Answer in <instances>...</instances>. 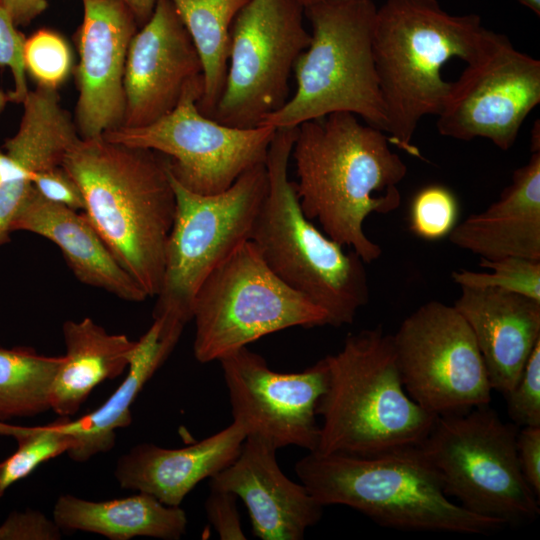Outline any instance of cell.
Wrapping results in <instances>:
<instances>
[{
  "instance_id": "e575fe53",
  "label": "cell",
  "mask_w": 540,
  "mask_h": 540,
  "mask_svg": "<svg viewBox=\"0 0 540 540\" xmlns=\"http://www.w3.org/2000/svg\"><path fill=\"white\" fill-rule=\"evenodd\" d=\"M31 182L36 191L46 200L73 210L85 209L82 191L62 165L35 173Z\"/></svg>"
},
{
  "instance_id": "7bdbcfd3",
  "label": "cell",
  "mask_w": 540,
  "mask_h": 540,
  "mask_svg": "<svg viewBox=\"0 0 540 540\" xmlns=\"http://www.w3.org/2000/svg\"><path fill=\"white\" fill-rule=\"evenodd\" d=\"M522 5L532 10L535 14H540V0H518Z\"/></svg>"
},
{
  "instance_id": "4dcf8cb0",
  "label": "cell",
  "mask_w": 540,
  "mask_h": 540,
  "mask_svg": "<svg viewBox=\"0 0 540 540\" xmlns=\"http://www.w3.org/2000/svg\"><path fill=\"white\" fill-rule=\"evenodd\" d=\"M24 64L27 75L38 87L58 90L73 69L72 50L58 32L39 29L26 37Z\"/></svg>"
},
{
  "instance_id": "b9f144b4",
  "label": "cell",
  "mask_w": 540,
  "mask_h": 540,
  "mask_svg": "<svg viewBox=\"0 0 540 540\" xmlns=\"http://www.w3.org/2000/svg\"><path fill=\"white\" fill-rule=\"evenodd\" d=\"M530 148L532 153L540 152V125L538 120L532 128Z\"/></svg>"
},
{
  "instance_id": "60d3db41",
  "label": "cell",
  "mask_w": 540,
  "mask_h": 540,
  "mask_svg": "<svg viewBox=\"0 0 540 540\" xmlns=\"http://www.w3.org/2000/svg\"><path fill=\"white\" fill-rule=\"evenodd\" d=\"M13 178H17V172L7 155L0 151V184Z\"/></svg>"
},
{
  "instance_id": "4316f807",
  "label": "cell",
  "mask_w": 540,
  "mask_h": 540,
  "mask_svg": "<svg viewBox=\"0 0 540 540\" xmlns=\"http://www.w3.org/2000/svg\"><path fill=\"white\" fill-rule=\"evenodd\" d=\"M203 67L199 110L212 117L224 89L233 22L249 0H171Z\"/></svg>"
},
{
  "instance_id": "3957f363",
  "label": "cell",
  "mask_w": 540,
  "mask_h": 540,
  "mask_svg": "<svg viewBox=\"0 0 540 540\" xmlns=\"http://www.w3.org/2000/svg\"><path fill=\"white\" fill-rule=\"evenodd\" d=\"M499 36L477 14L451 15L437 0H387L377 9L372 50L390 143L421 157L412 138L449 95L444 65L453 58L474 62Z\"/></svg>"
},
{
  "instance_id": "44dd1931",
  "label": "cell",
  "mask_w": 540,
  "mask_h": 540,
  "mask_svg": "<svg viewBox=\"0 0 540 540\" xmlns=\"http://www.w3.org/2000/svg\"><path fill=\"white\" fill-rule=\"evenodd\" d=\"M448 238L483 260L540 261V152L513 172L495 202L456 224Z\"/></svg>"
},
{
  "instance_id": "7dc6e473",
  "label": "cell",
  "mask_w": 540,
  "mask_h": 540,
  "mask_svg": "<svg viewBox=\"0 0 540 540\" xmlns=\"http://www.w3.org/2000/svg\"><path fill=\"white\" fill-rule=\"evenodd\" d=\"M332 1H351V0H332Z\"/></svg>"
},
{
  "instance_id": "8992f818",
  "label": "cell",
  "mask_w": 540,
  "mask_h": 540,
  "mask_svg": "<svg viewBox=\"0 0 540 540\" xmlns=\"http://www.w3.org/2000/svg\"><path fill=\"white\" fill-rule=\"evenodd\" d=\"M296 132L297 127L276 128L265 160L267 192L250 241L273 273L322 308L329 325L340 327L353 323L369 301L365 262L304 215L288 177Z\"/></svg>"
},
{
  "instance_id": "7c38bea8",
  "label": "cell",
  "mask_w": 540,
  "mask_h": 540,
  "mask_svg": "<svg viewBox=\"0 0 540 540\" xmlns=\"http://www.w3.org/2000/svg\"><path fill=\"white\" fill-rule=\"evenodd\" d=\"M203 84V78L191 83L175 109L156 122L119 127L103 137L162 154L171 176L193 193L225 191L245 171L265 163L276 128L234 127L204 115L198 108Z\"/></svg>"
},
{
  "instance_id": "83f0119b",
  "label": "cell",
  "mask_w": 540,
  "mask_h": 540,
  "mask_svg": "<svg viewBox=\"0 0 540 540\" xmlns=\"http://www.w3.org/2000/svg\"><path fill=\"white\" fill-rule=\"evenodd\" d=\"M64 356L27 347L0 348V421L33 417L51 409V391Z\"/></svg>"
},
{
  "instance_id": "d4e9b609",
  "label": "cell",
  "mask_w": 540,
  "mask_h": 540,
  "mask_svg": "<svg viewBox=\"0 0 540 540\" xmlns=\"http://www.w3.org/2000/svg\"><path fill=\"white\" fill-rule=\"evenodd\" d=\"M53 519L62 530L96 533L111 540H178L187 528V517L180 506H168L143 492L108 501L64 494L54 505Z\"/></svg>"
},
{
  "instance_id": "bcb514c9",
  "label": "cell",
  "mask_w": 540,
  "mask_h": 540,
  "mask_svg": "<svg viewBox=\"0 0 540 540\" xmlns=\"http://www.w3.org/2000/svg\"><path fill=\"white\" fill-rule=\"evenodd\" d=\"M8 425L9 424H6V423L0 421V435H3V436L7 435Z\"/></svg>"
},
{
  "instance_id": "f1b7e54d",
  "label": "cell",
  "mask_w": 540,
  "mask_h": 540,
  "mask_svg": "<svg viewBox=\"0 0 540 540\" xmlns=\"http://www.w3.org/2000/svg\"><path fill=\"white\" fill-rule=\"evenodd\" d=\"M9 436L17 441V449L0 462V499L17 481L30 475L38 466L67 453L72 440L59 426L58 420L45 426L11 425Z\"/></svg>"
},
{
  "instance_id": "d6986e66",
  "label": "cell",
  "mask_w": 540,
  "mask_h": 540,
  "mask_svg": "<svg viewBox=\"0 0 540 540\" xmlns=\"http://www.w3.org/2000/svg\"><path fill=\"white\" fill-rule=\"evenodd\" d=\"M460 289L453 306L475 337L492 390L505 395L540 341V302L497 288Z\"/></svg>"
},
{
  "instance_id": "8d00e7d4",
  "label": "cell",
  "mask_w": 540,
  "mask_h": 540,
  "mask_svg": "<svg viewBox=\"0 0 540 540\" xmlns=\"http://www.w3.org/2000/svg\"><path fill=\"white\" fill-rule=\"evenodd\" d=\"M238 497L225 490L211 488L205 502L208 521L223 540H245L237 508Z\"/></svg>"
},
{
  "instance_id": "277c9868",
  "label": "cell",
  "mask_w": 540,
  "mask_h": 540,
  "mask_svg": "<svg viewBox=\"0 0 540 540\" xmlns=\"http://www.w3.org/2000/svg\"><path fill=\"white\" fill-rule=\"evenodd\" d=\"M295 471L322 506L351 507L386 528L487 534L504 527L453 502L420 445L369 456L312 451Z\"/></svg>"
},
{
  "instance_id": "484cf974",
  "label": "cell",
  "mask_w": 540,
  "mask_h": 540,
  "mask_svg": "<svg viewBox=\"0 0 540 540\" xmlns=\"http://www.w3.org/2000/svg\"><path fill=\"white\" fill-rule=\"evenodd\" d=\"M22 104L19 128L4 148L19 175L31 181L35 173L62 165L66 153L81 137L74 118L61 105L57 89L36 86Z\"/></svg>"
},
{
  "instance_id": "1f68e13d",
  "label": "cell",
  "mask_w": 540,
  "mask_h": 540,
  "mask_svg": "<svg viewBox=\"0 0 540 540\" xmlns=\"http://www.w3.org/2000/svg\"><path fill=\"white\" fill-rule=\"evenodd\" d=\"M458 203L454 194L440 185L421 189L409 211V228L425 240L448 237L457 224Z\"/></svg>"
},
{
  "instance_id": "2e32d148",
  "label": "cell",
  "mask_w": 540,
  "mask_h": 540,
  "mask_svg": "<svg viewBox=\"0 0 540 540\" xmlns=\"http://www.w3.org/2000/svg\"><path fill=\"white\" fill-rule=\"evenodd\" d=\"M83 18L75 34L78 98L74 122L82 139L103 136L122 126L124 74L138 23L122 0H81Z\"/></svg>"
},
{
  "instance_id": "6da1fadb",
  "label": "cell",
  "mask_w": 540,
  "mask_h": 540,
  "mask_svg": "<svg viewBox=\"0 0 540 540\" xmlns=\"http://www.w3.org/2000/svg\"><path fill=\"white\" fill-rule=\"evenodd\" d=\"M390 144L382 130L362 124L354 114L337 112L297 126L291 151L304 215L365 263L382 253L365 234V219L391 213L401 203L399 184L407 165Z\"/></svg>"
},
{
  "instance_id": "ac0fdd59",
  "label": "cell",
  "mask_w": 540,
  "mask_h": 540,
  "mask_svg": "<svg viewBox=\"0 0 540 540\" xmlns=\"http://www.w3.org/2000/svg\"><path fill=\"white\" fill-rule=\"evenodd\" d=\"M276 449L247 436L236 459L210 478V488L230 491L248 509L253 534L262 540H302L323 507L302 483L289 479Z\"/></svg>"
},
{
  "instance_id": "f6af8a7d",
  "label": "cell",
  "mask_w": 540,
  "mask_h": 540,
  "mask_svg": "<svg viewBox=\"0 0 540 540\" xmlns=\"http://www.w3.org/2000/svg\"><path fill=\"white\" fill-rule=\"evenodd\" d=\"M323 0H298V2L305 8L317 4Z\"/></svg>"
},
{
  "instance_id": "603a6c76",
  "label": "cell",
  "mask_w": 540,
  "mask_h": 540,
  "mask_svg": "<svg viewBox=\"0 0 540 540\" xmlns=\"http://www.w3.org/2000/svg\"><path fill=\"white\" fill-rule=\"evenodd\" d=\"M163 322L154 318L136 341L125 379L101 406L76 420L58 419L60 428L72 440L67 451L72 460L85 462L110 451L116 443V430L131 424L133 402L172 353L184 329Z\"/></svg>"
},
{
  "instance_id": "e0dca14e",
  "label": "cell",
  "mask_w": 540,
  "mask_h": 540,
  "mask_svg": "<svg viewBox=\"0 0 540 540\" xmlns=\"http://www.w3.org/2000/svg\"><path fill=\"white\" fill-rule=\"evenodd\" d=\"M201 78L200 57L171 0H156L152 15L129 45L121 127H143L161 119Z\"/></svg>"
},
{
  "instance_id": "7a4b0ae2",
  "label": "cell",
  "mask_w": 540,
  "mask_h": 540,
  "mask_svg": "<svg viewBox=\"0 0 540 540\" xmlns=\"http://www.w3.org/2000/svg\"><path fill=\"white\" fill-rule=\"evenodd\" d=\"M62 166L79 185L84 213L115 260L156 297L176 213L167 158L101 136L80 138Z\"/></svg>"
},
{
  "instance_id": "d590c367",
  "label": "cell",
  "mask_w": 540,
  "mask_h": 540,
  "mask_svg": "<svg viewBox=\"0 0 540 540\" xmlns=\"http://www.w3.org/2000/svg\"><path fill=\"white\" fill-rule=\"evenodd\" d=\"M62 529L36 510L12 512L0 525V540H59Z\"/></svg>"
},
{
  "instance_id": "ba28073f",
  "label": "cell",
  "mask_w": 540,
  "mask_h": 540,
  "mask_svg": "<svg viewBox=\"0 0 540 540\" xmlns=\"http://www.w3.org/2000/svg\"><path fill=\"white\" fill-rule=\"evenodd\" d=\"M518 429L481 405L437 416L420 446L449 498L476 515L520 526L534 522L540 507L519 465Z\"/></svg>"
},
{
  "instance_id": "5b68a950",
  "label": "cell",
  "mask_w": 540,
  "mask_h": 540,
  "mask_svg": "<svg viewBox=\"0 0 540 540\" xmlns=\"http://www.w3.org/2000/svg\"><path fill=\"white\" fill-rule=\"evenodd\" d=\"M324 359L328 382L316 409L322 423L315 452L369 456L421 445L437 415L407 394L393 335L380 326L351 333Z\"/></svg>"
},
{
  "instance_id": "d6a6232c",
  "label": "cell",
  "mask_w": 540,
  "mask_h": 540,
  "mask_svg": "<svg viewBox=\"0 0 540 540\" xmlns=\"http://www.w3.org/2000/svg\"><path fill=\"white\" fill-rule=\"evenodd\" d=\"M504 396L509 417L516 426H540V341L515 386Z\"/></svg>"
},
{
  "instance_id": "74e56055",
  "label": "cell",
  "mask_w": 540,
  "mask_h": 540,
  "mask_svg": "<svg viewBox=\"0 0 540 540\" xmlns=\"http://www.w3.org/2000/svg\"><path fill=\"white\" fill-rule=\"evenodd\" d=\"M516 450L526 482L540 497V426H525L518 429Z\"/></svg>"
},
{
  "instance_id": "cb8c5ba5",
  "label": "cell",
  "mask_w": 540,
  "mask_h": 540,
  "mask_svg": "<svg viewBox=\"0 0 540 540\" xmlns=\"http://www.w3.org/2000/svg\"><path fill=\"white\" fill-rule=\"evenodd\" d=\"M66 348L51 391V409L61 417L78 412L92 390L128 369L136 341L110 334L91 318L63 324Z\"/></svg>"
},
{
  "instance_id": "5bb4252c",
  "label": "cell",
  "mask_w": 540,
  "mask_h": 540,
  "mask_svg": "<svg viewBox=\"0 0 540 540\" xmlns=\"http://www.w3.org/2000/svg\"><path fill=\"white\" fill-rule=\"evenodd\" d=\"M539 102L540 61L517 50L500 34L452 82L437 115V129L443 136L462 141L485 138L505 151L513 146L525 118Z\"/></svg>"
},
{
  "instance_id": "f546056e",
  "label": "cell",
  "mask_w": 540,
  "mask_h": 540,
  "mask_svg": "<svg viewBox=\"0 0 540 540\" xmlns=\"http://www.w3.org/2000/svg\"><path fill=\"white\" fill-rule=\"evenodd\" d=\"M479 266L490 271H453V281L460 287L497 288L540 302V261L504 257L492 261L481 259Z\"/></svg>"
},
{
  "instance_id": "4fadbf2b",
  "label": "cell",
  "mask_w": 540,
  "mask_h": 540,
  "mask_svg": "<svg viewBox=\"0 0 540 540\" xmlns=\"http://www.w3.org/2000/svg\"><path fill=\"white\" fill-rule=\"evenodd\" d=\"M393 341L403 386L427 411L440 416L490 403L482 355L453 305L424 303L403 320Z\"/></svg>"
},
{
  "instance_id": "52a82bcc",
  "label": "cell",
  "mask_w": 540,
  "mask_h": 540,
  "mask_svg": "<svg viewBox=\"0 0 540 540\" xmlns=\"http://www.w3.org/2000/svg\"><path fill=\"white\" fill-rule=\"evenodd\" d=\"M304 11L312 33L293 69L296 90L260 125L297 127L347 112L385 133L387 118L372 50L375 4L323 0Z\"/></svg>"
},
{
  "instance_id": "9c48e42d",
  "label": "cell",
  "mask_w": 540,
  "mask_h": 540,
  "mask_svg": "<svg viewBox=\"0 0 540 540\" xmlns=\"http://www.w3.org/2000/svg\"><path fill=\"white\" fill-rule=\"evenodd\" d=\"M192 320L193 352L201 363L219 361L280 330L329 325L327 313L273 273L250 240L204 280Z\"/></svg>"
},
{
  "instance_id": "836d02e7",
  "label": "cell",
  "mask_w": 540,
  "mask_h": 540,
  "mask_svg": "<svg viewBox=\"0 0 540 540\" xmlns=\"http://www.w3.org/2000/svg\"><path fill=\"white\" fill-rule=\"evenodd\" d=\"M26 37L17 29L11 15L0 3V67H8L14 79L9 100L22 103L29 92L24 64Z\"/></svg>"
},
{
  "instance_id": "ee69618b",
  "label": "cell",
  "mask_w": 540,
  "mask_h": 540,
  "mask_svg": "<svg viewBox=\"0 0 540 540\" xmlns=\"http://www.w3.org/2000/svg\"><path fill=\"white\" fill-rule=\"evenodd\" d=\"M8 93H4L0 90V114L4 111L7 103L9 102Z\"/></svg>"
},
{
  "instance_id": "7402d4cb",
  "label": "cell",
  "mask_w": 540,
  "mask_h": 540,
  "mask_svg": "<svg viewBox=\"0 0 540 540\" xmlns=\"http://www.w3.org/2000/svg\"><path fill=\"white\" fill-rule=\"evenodd\" d=\"M10 230L29 231L55 243L75 277L122 300L143 302L148 296L118 264L85 215L43 198L33 187Z\"/></svg>"
},
{
  "instance_id": "8fae6325",
  "label": "cell",
  "mask_w": 540,
  "mask_h": 540,
  "mask_svg": "<svg viewBox=\"0 0 540 540\" xmlns=\"http://www.w3.org/2000/svg\"><path fill=\"white\" fill-rule=\"evenodd\" d=\"M298 0H249L230 34L223 92L212 115L234 127L259 126L289 99V79L311 35Z\"/></svg>"
},
{
  "instance_id": "30bf717a",
  "label": "cell",
  "mask_w": 540,
  "mask_h": 540,
  "mask_svg": "<svg viewBox=\"0 0 540 540\" xmlns=\"http://www.w3.org/2000/svg\"><path fill=\"white\" fill-rule=\"evenodd\" d=\"M171 179L176 213L153 318L185 327L192 320L195 296L204 280L250 240L267 192V173L265 163L256 165L228 189L212 195L193 193Z\"/></svg>"
},
{
  "instance_id": "ab89813d",
  "label": "cell",
  "mask_w": 540,
  "mask_h": 540,
  "mask_svg": "<svg viewBox=\"0 0 540 540\" xmlns=\"http://www.w3.org/2000/svg\"><path fill=\"white\" fill-rule=\"evenodd\" d=\"M134 15L139 26L148 21L153 13L156 0H122Z\"/></svg>"
},
{
  "instance_id": "f35d334b",
  "label": "cell",
  "mask_w": 540,
  "mask_h": 540,
  "mask_svg": "<svg viewBox=\"0 0 540 540\" xmlns=\"http://www.w3.org/2000/svg\"><path fill=\"white\" fill-rule=\"evenodd\" d=\"M0 3L9 12L17 27L31 23L48 6L47 0H0Z\"/></svg>"
},
{
  "instance_id": "9a60e30c",
  "label": "cell",
  "mask_w": 540,
  "mask_h": 540,
  "mask_svg": "<svg viewBox=\"0 0 540 540\" xmlns=\"http://www.w3.org/2000/svg\"><path fill=\"white\" fill-rule=\"evenodd\" d=\"M219 362L233 421L244 427L246 437H257L276 450L289 445L317 449L316 409L328 382L324 358L301 372L280 373L246 346Z\"/></svg>"
},
{
  "instance_id": "ffe728a7",
  "label": "cell",
  "mask_w": 540,
  "mask_h": 540,
  "mask_svg": "<svg viewBox=\"0 0 540 540\" xmlns=\"http://www.w3.org/2000/svg\"><path fill=\"white\" fill-rule=\"evenodd\" d=\"M246 439L242 425L223 430L181 448L152 443L132 447L117 460L114 475L120 487L150 494L168 506H180L202 480L230 465Z\"/></svg>"
}]
</instances>
